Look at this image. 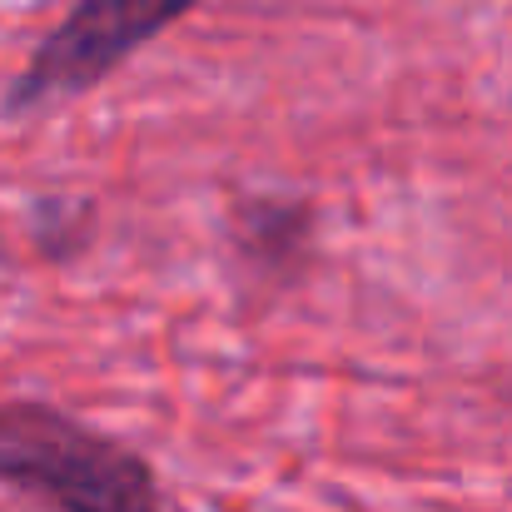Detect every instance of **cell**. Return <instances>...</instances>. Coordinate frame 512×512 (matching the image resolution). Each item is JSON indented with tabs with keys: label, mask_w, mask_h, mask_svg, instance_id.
<instances>
[{
	"label": "cell",
	"mask_w": 512,
	"mask_h": 512,
	"mask_svg": "<svg viewBox=\"0 0 512 512\" xmlns=\"http://www.w3.org/2000/svg\"><path fill=\"white\" fill-rule=\"evenodd\" d=\"M0 488L50 512H165L145 453L45 398L0 403Z\"/></svg>",
	"instance_id": "1"
},
{
	"label": "cell",
	"mask_w": 512,
	"mask_h": 512,
	"mask_svg": "<svg viewBox=\"0 0 512 512\" xmlns=\"http://www.w3.org/2000/svg\"><path fill=\"white\" fill-rule=\"evenodd\" d=\"M199 5L204 0H75V10L35 45V55L5 90L0 115L25 120L35 110L100 90L125 60H135Z\"/></svg>",
	"instance_id": "2"
},
{
	"label": "cell",
	"mask_w": 512,
	"mask_h": 512,
	"mask_svg": "<svg viewBox=\"0 0 512 512\" xmlns=\"http://www.w3.org/2000/svg\"><path fill=\"white\" fill-rule=\"evenodd\" d=\"M314 229L319 209L294 194H244L229 214V239L259 274H294L314 254Z\"/></svg>",
	"instance_id": "3"
},
{
	"label": "cell",
	"mask_w": 512,
	"mask_h": 512,
	"mask_svg": "<svg viewBox=\"0 0 512 512\" xmlns=\"http://www.w3.org/2000/svg\"><path fill=\"white\" fill-rule=\"evenodd\" d=\"M90 199H45L40 204V229L35 244L50 259H70L75 249H85V224H90Z\"/></svg>",
	"instance_id": "4"
}]
</instances>
